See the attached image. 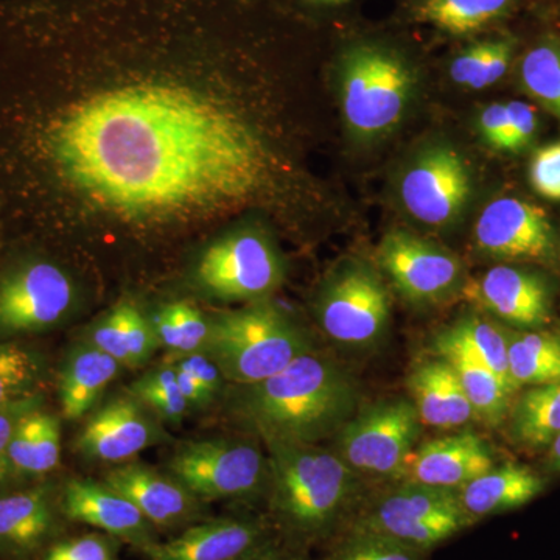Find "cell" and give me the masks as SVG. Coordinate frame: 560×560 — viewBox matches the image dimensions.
<instances>
[{
	"mask_svg": "<svg viewBox=\"0 0 560 560\" xmlns=\"http://www.w3.org/2000/svg\"><path fill=\"white\" fill-rule=\"evenodd\" d=\"M312 350L296 323L259 301L210 319L202 352L219 366L224 381L245 386L272 377Z\"/></svg>",
	"mask_w": 560,
	"mask_h": 560,
	"instance_id": "obj_4",
	"label": "cell"
},
{
	"mask_svg": "<svg viewBox=\"0 0 560 560\" xmlns=\"http://www.w3.org/2000/svg\"><path fill=\"white\" fill-rule=\"evenodd\" d=\"M40 560H119V540L101 533L62 536Z\"/></svg>",
	"mask_w": 560,
	"mask_h": 560,
	"instance_id": "obj_38",
	"label": "cell"
},
{
	"mask_svg": "<svg viewBox=\"0 0 560 560\" xmlns=\"http://www.w3.org/2000/svg\"><path fill=\"white\" fill-rule=\"evenodd\" d=\"M80 98L50 136L61 178L124 223H173L259 195L270 160L253 125L168 75H139Z\"/></svg>",
	"mask_w": 560,
	"mask_h": 560,
	"instance_id": "obj_1",
	"label": "cell"
},
{
	"mask_svg": "<svg viewBox=\"0 0 560 560\" xmlns=\"http://www.w3.org/2000/svg\"><path fill=\"white\" fill-rule=\"evenodd\" d=\"M180 393L190 407H205L215 399L224 378L219 366L205 352L178 357L175 364Z\"/></svg>",
	"mask_w": 560,
	"mask_h": 560,
	"instance_id": "obj_37",
	"label": "cell"
},
{
	"mask_svg": "<svg viewBox=\"0 0 560 560\" xmlns=\"http://www.w3.org/2000/svg\"><path fill=\"white\" fill-rule=\"evenodd\" d=\"M268 521L294 550L330 541L361 503L360 477L318 444L268 441Z\"/></svg>",
	"mask_w": 560,
	"mask_h": 560,
	"instance_id": "obj_3",
	"label": "cell"
},
{
	"mask_svg": "<svg viewBox=\"0 0 560 560\" xmlns=\"http://www.w3.org/2000/svg\"><path fill=\"white\" fill-rule=\"evenodd\" d=\"M411 401L423 425L460 430L477 419L451 363L441 355L415 364L408 375Z\"/></svg>",
	"mask_w": 560,
	"mask_h": 560,
	"instance_id": "obj_22",
	"label": "cell"
},
{
	"mask_svg": "<svg viewBox=\"0 0 560 560\" xmlns=\"http://www.w3.org/2000/svg\"><path fill=\"white\" fill-rule=\"evenodd\" d=\"M547 488L529 467L503 464L475 478L456 492L460 506L475 523L493 515L521 510Z\"/></svg>",
	"mask_w": 560,
	"mask_h": 560,
	"instance_id": "obj_24",
	"label": "cell"
},
{
	"mask_svg": "<svg viewBox=\"0 0 560 560\" xmlns=\"http://www.w3.org/2000/svg\"><path fill=\"white\" fill-rule=\"evenodd\" d=\"M43 397L39 393L24 397V399L13 401L9 407L0 410V489L10 480V444L13 440L14 430L18 423L27 412L40 408Z\"/></svg>",
	"mask_w": 560,
	"mask_h": 560,
	"instance_id": "obj_40",
	"label": "cell"
},
{
	"mask_svg": "<svg viewBox=\"0 0 560 560\" xmlns=\"http://www.w3.org/2000/svg\"><path fill=\"white\" fill-rule=\"evenodd\" d=\"M474 238L478 250L493 259L547 264L558 256V232L550 217L521 198L501 197L485 206Z\"/></svg>",
	"mask_w": 560,
	"mask_h": 560,
	"instance_id": "obj_14",
	"label": "cell"
},
{
	"mask_svg": "<svg viewBox=\"0 0 560 560\" xmlns=\"http://www.w3.org/2000/svg\"><path fill=\"white\" fill-rule=\"evenodd\" d=\"M512 440L523 447H550L560 434V382L530 386L508 412Z\"/></svg>",
	"mask_w": 560,
	"mask_h": 560,
	"instance_id": "obj_29",
	"label": "cell"
},
{
	"mask_svg": "<svg viewBox=\"0 0 560 560\" xmlns=\"http://www.w3.org/2000/svg\"><path fill=\"white\" fill-rule=\"evenodd\" d=\"M324 334L348 349H370L385 337L390 319L389 291L381 272L363 260L338 265L316 300Z\"/></svg>",
	"mask_w": 560,
	"mask_h": 560,
	"instance_id": "obj_7",
	"label": "cell"
},
{
	"mask_svg": "<svg viewBox=\"0 0 560 560\" xmlns=\"http://www.w3.org/2000/svg\"><path fill=\"white\" fill-rule=\"evenodd\" d=\"M156 416L135 396L106 401L77 438V451L103 463H127L167 440Z\"/></svg>",
	"mask_w": 560,
	"mask_h": 560,
	"instance_id": "obj_18",
	"label": "cell"
},
{
	"mask_svg": "<svg viewBox=\"0 0 560 560\" xmlns=\"http://www.w3.org/2000/svg\"><path fill=\"white\" fill-rule=\"evenodd\" d=\"M120 366L119 361L95 346L73 350L61 371L62 416L69 420L83 418L117 377Z\"/></svg>",
	"mask_w": 560,
	"mask_h": 560,
	"instance_id": "obj_25",
	"label": "cell"
},
{
	"mask_svg": "<svg viewBox=\"0 0 560 560\" xmlns=\"http://www.w3.org/2000/svg\"><path fill=\"white\" fill-rule=\"evenodd\" d=\"M448 329L459 340L466 342L474 350L475 355L506 383L508 388L517 393L518 388L512 382L510 361H508L506 326H501L499 320L480 313H469L456 320Z\"/></svg>",
	"mask_w": 560,
	"mask_h": 560,
	"instance_id": "obj_33",
	"label": "cell"
},
{
	"mask_svg": "<svg viewBox=\"0 0 560 560\" xmlns=\"http://www.w3.org/2000/svg\"><path fill=\"white\" fill-rule=\"evenodd\" d=\"M523 90L560 121V39L547 35L530 46L518 62Z\"/></svg>",
	"mask_w": 560,
	"mask_h": 560,
	"instance_id": "obj_31",
	"label": "cell"
},
{
	"mask_svg": "<svg viewBox=\"0 0 560 560\" xmlns=\"http://www.w3.org/2000/svg\"><path fill=\"white\" fill-rule=\"evenodd\" d=\"M312 7H320V9H334V7H341L348 3L349 0H302Z\"/></svg>",
	"mask_w": 560,
	"mask_h": 560,
	"instance_id": "obj_45",
	"label": "cell"
},
{
	"mask_svg": "<svg viewBox=\"0 0 560 560\" xmlns=\"http://www.w3.org/2000/svg\"><path fill=\"white\" fill-rule=\"evenodd\" d=\"M342 119L353 138L372 142L404 120L416 90V73L399 50L381 43H359L338 61Z\"/></svg>",
	"mask_w": 560,
	"mask_h": 560,
	"instance_id": "obj_5",
	"label": "cell"
},
{
	"mask_svg": "<svg viewBox=\"0 0 560 560\" xmlns=\"http://www.w3.org/2000/svg\"><path fill=\"white\" fill-rule=\"evenodd\" d=\"M68 523L51 485L0 492V560H40Z\"/></svg>",
	"mask_w": 560,
	"mask_h": 560,
	"instance_id": "obj_17",
	"label": "cell"
},
{
	"mask_svg": "<svg viewBox=\"0 0 560 560\" xmlns=\"http://www.w3.org/2000/svg\"><path fill=\"white\" fill-rule=\"evenodd\" d=\"M493 466L495 458L488 442L475 431L458 430L415 447L400 481L458 492Z\"/></svg>",
	"mask_w": 560,
	"mask_h": 560,
	"instance_id": "obj_21",
	"label": "cell"
},
{
	"mask_svg": "<svg viewBox=\"0 0 560 560\" xmlns=\"http://www.w3.org/2000/svg\"><path fill=\"white\" fill-rule=\"evenodd\" d=\"M279 540L268 517L224 515L158 540L143 556L147 560H256Z\"/></svg>",
	"mask_w": 560,
	"mask_h": 560,
	"instance_id": "obj_15",
	"label": "cell"
},
{
	"mask_svg": "<svg viewBox=\"0 0 560 560\" xmlns=\"http://www.w3.org/2000/svg\"><path fill=\"white\" fill-rule=\"evenodd\" d=\"M382 271L405 300L438 304L463 290V261L436 243L412 232L390 231L377 249Z\"/></svg>",
	"mask_w": 560,
	"mask_h": 560,
	"instance_id": "obj_11",
	"label": "cell"
},
{
	"mask_svg": "<svg viewBox=\"0 0 560 560\" xmlns=\"http://www.w3.org/2000/svg\"><path fill=\"white\" fill-rule=\"evenodd\" d=\"M73 302L75 287L57 265H22L0 279V335L50 329L69 315Z\"/></svg>",
	"mask_w": 560,
	"mask_h": 560,
	"instance_id": "obj_13",
	"label": "cell"
},
{
	"mask_svg": "<svg viewBox=\"0 0 560 560\" xmlns=\"http://www.w3.org/2000/svg\"><path fill=\"white\" fill-rule=\"evenodd\" d=\"M433 348L436 355L447 360L458 375L477 420L493 427L506 422L514 390L508 388L506 383L489 370L451 329L436 335Z\"/></svg>",
	"mask_w": 560,
	"mask_h": 560,
	"instance_id": "obj_23",
	"label": "cell"
},
{
	"mask_svg": "<svg viewBox=\"0 0 560 560\" xmlns=\"http://www.w3.org/2000/svg\"><path fill=\"white\" fill-rule=\"evenodd\" d=\"M151 323L160 345L175 355L202 352L208 345L210 319L190 302L178 301L164 305Z\"/></svg>",
	"mask_w": 560,
	"mask_h": 560,
	"instance_id": "obj_32",
	"label": "cell"
},
{
	"mask_svg": "<svg viewBox=\"0 0 560 560\" xmlns=\"http://www.w3.org/2000/svg\"><path fill=\"white\" fill-rule=\"evenodd\" d=\"M168 470L202 503L267 497L270 482L267 456L241 440L186 442L173 453Z\"/></svg>",
	"mask_w": 560,
	"mask_h": 560,
	"instance_id": "obj_8",
	"label": "cell"
},
{
	"mask_svg": "<svg viewBox=\"0 0 560 560\" xmlns=\"http://www.w3.org/2000/svg\"><path fill=\"white\" fill-rule=\"evenodd\" d=\"M418 411L404 397L368 405L337 433V453L363 477L400 481L420 433Z\"/></svg>",
	"mask_w": 560,
	"mask_h": 560,
	"instance_id": "obj_9",
	"label": "cell"
},
{
	"mask_svg": "<svg viewBox=\"0 0 560 560\" xmlns=\"http://www.w3.org/2000/svg\"><path fill=\"white\" fill-rule=\"evenodd\" d=\"M256 560H304V552L294 550V548L279 540L278 544L272 545L270 550L265 551Z\"/></svg>",
	"mask_w": 560,
	"mask_h": 560,
	"instance_id": "obj_43",
	"label": "cell"
},
{
	"mask_svg": "<svg viewBox=\"0 0 560 560\" xmlns=\"http://www.w3.org/2000/svg\"><path fill=\"white\" fill-rule=\"evenodd\" d=\"M471 172L463 154L451 145L422 151L400 179V201L408 215L423 226L447 228L470 201Z\"/></svg>",
	"mask_w": 560,
	"mask_h": 560,
	"instance_id": "obj_12",
	"label": "cell"
},
{
	"mask_svg": "<svg viewBox=\"0 0 560 560\" xmlns=\"http://www.w3.org/2000/svg\"><path fill=\"white\" fill-rule=\"evenodd\" d=\"M460 291L471 304L510 329H544L551 320L550 285L525 268L497 265L480 278L466 280Z\"/></svg>",
	"mask_w": 560,
	"mask_h": 560,
	"instance_id": "obj_16",
	"label": "cell"
},
{
	"mask_svg": "<svg viewBox=\"0 0 560 560\" xmlns=\"http://www.w3.org/2000/svg\"><path fill=\"white\" fill-rule=\"evenodd\" d=\"M61 423L50 412L36 408L24 416L10 444V471L21 478L49 474L60 464Z\"/></svg>",
	"mask_w": 560,
	"mask_h": 560,
	"instance_id": "obj_26",
	"label": "cell"
},
{
	"mask_svg": "<svg viewBox=\"0 0 560 560\" xmlns=\"http://www.w3.org/2000/svg\"><path fill=\"white\" fill-rule=\"evenodd\" d=\"M510 130H508L506 151L504 153H522L533 145L539 131V116L533 105L525 102H508Z\"/></svg>",
	"mask_w": 560,
	"mask_h": 560,
	"instance_id": "obj_41",
	"label": "cell"
},
{
	"mask_svg": "<svg viewBox=\"0 0 560 560\" xmlns=\"http://www.w3.org/2000/svg\"><path fill=\"white\" fill-rule=\"evenodd\" d=\"M510 114L506 103H492L478 116V131L486 145L497 151H506Z\"/></svg>",
	"mask_w": 560,
	"mask_h": 560,
	"instance_id": "obj_42",
	"label": "cell"
},
{
	"mask_svg": "<svg viewBox=\"0 0 560 560\" xmlns=\"http://www.w3.org/2000/svg\"><path fill=\"white\" fill-rule=\"evenodd\" d=\"M506 335L511 378L518 389L560 382L559 330L506 327Z\"/></svg>",
	"mask_w": 560,
	"mask_h": 560,
	"instance_id": "obj_28",
	"label": "cell"
},
{
	"mask_svg": "<svg viewBox=\"0 0 560 560\" xmlns=\"http://www.w3.org/2000/svg\"><path fill=\"white\" fill-rule=\"evenodd\" d=\"M425 552L360 529H342L320 560H425Z\"/></svg>",
	"mask_w": 560,
	"mask_h": 560,
	"instance_id": "obj_36",
	"label": "cell"
},
{
	"mask_svg": "<svg viewBox=\"0 0 560 560\" xmlns=\"http://www.w3.org/2000/svg\"><path fill=\"white\" fill-rule=\"evenodd\" d=\"M517 40L511 36L477 40L451 62V79L467 90L481 91L499 83L514 58Z\"/></svg>",
	"mask_w": 560,
	"mask_h": 560,
	"instance_id": "obj_30",
	"label": "cell"
},
{
	"mask_svg": "<svg viewBox=\"0 0 560 560\" xmlns=\"http://www.w3.org/2000/svg\"><path fill=\"white\" fill-rule=\"evenodd\" d=\"M548 466L551 470L560 471V434L548 447Z\"/></svg>",
	"mask_w": 560,
	"mask_h": 560,
	"instance_id": "obj_44",
	"label": "cell"
},
{
	"mask_svg": "<svg viewBox=\"0 0 560 560\" xmlns=\"http://www.w3.org/2000/svg\"><path fill=\"white\" fill-rule=\"evenodd\" d=\"M474 525L456 492L400 481L360 503L345 529L366 530L427 555Z\"/></svg>",
	"mask_w": 560,
	"mask_h": 560,
	"instance_id": "obj_6",
	"label": "cell"
},
{
	"mask_svg": "<svg viewBox=\"0 0 560 560\" xmlns=\"http://www.w3.org/2000/svg\"><path fill=\"white\" fill-rule=\"evenodd\" d=\"M105 485L135 504L158 533H175L208 518L205 503L175 478L142 464H121L109 470Z\"/></svg>",
	"mask_w": 560,
	"mask_h": 560,
	"instance_id": "obj_20",
	"label": "cell"
},
{
	"mask_svg": "<svg viewBox=\"0 0 560 560\" xmlns=\"http://www.w3.org/2000/svg\"><path fill=\"white\" fill-rule=\"evenodd\" d=\"M60 506L69 523L98 529L142 555L160 540L138 508L105 482L69 480L60 490Z\"/></svg>",
	"mask_w": 560,
	"mask_h": 560,
	"instance_id": "obj_19",
	"label": "cell"
},
{
	"mask_svg": "<svg viewBox=\"0 0 560 560\" xmlns=\"http://www.w3.org/2000/svg\"><path fill=\"white\" fill-rule=\"evenodd\" d=\"M521 0H412L416 21L452 36L474 35L510 16Z\"/></svg>",
	"mask_w": 560,
	"mask_h": 560,
	"instance_id": "obj_27",
	"label": "cell"
},
{
	"mask_svg": "<svg viewBox=\"0 0 560 560\" xmlns=\"http://www.w3.org/2000/svg\"><path fill=\"white\" fill-rule=\"evenodd\" d=\"M130 394L162 422L179 423L190 408L189 401L180 393L173 364L151 370L132 383Z\"/></svg>",
	"mask_w": 560,
	"mask_h": 560,
	"instance_id": "obj_34",
	"label": "cell"
},
{
	"mask_svg": "<svg viewBox=\"0 0 560 560\" xmlns=\"http://www.w3.org/2000/svg\"><path fill=\"white\" fill-rule=\"evenodd\" d=\"M360 405V389L345 368L315 350L272 377L234 386L228 412L261 441L318 444L337 436Z\"/></svg>",
	"mask_w": 560,
	"mask_h": 560,
	"instance_id": "obj_2",
	"label": "cell"
},
{
	"mask_svg": "<svg viewBox=\"0 0 560 560\" xmlns=\"http://www.w3.org/2000/svg\"><path fill=\"white\" fill-rule=\"evenodd\" d=\"M43 363L33 350L0 342V410L38 393Z\"/></svg>",
	"mask_w": 560,
	"mask_h": 560,
	"instance_id": "obj_35",
	"label": "cell"
},
{
	"mask_svg": "<svg viewBox=\"0 0 560 560\" xmlns=\"http://www.w3.org/2000/svg\"><path fill=\"white\" fill-rule=\"evenodd\" d=\"M533 189L545 200L560 202V140L540 147L529 164Z\"/></svg>",
	"mask_w": 560,
	"mask_h": 560,
	"instance_id": "obj_39",
	"label": "cell"
},
{
	"mask_svg": "<svg viewBox=\"0 0 560 560\" xmlns=\"http://www.w3.org/2000/svg\"><path fill=\"white\" fill-rule=\"evenodd\" d=\"M283 265L270 237L259 231L232 232L202 253L195 278L210 296L259 302L282 282Z\"/></svg>",
	"mask_w": 560,
	"mask_h": 560,
	"instance_id": "obj_10",
	"label": "cell"
}]
</instances>
